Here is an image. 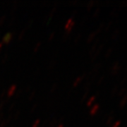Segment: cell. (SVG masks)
Returning <instances> with one entry per match:
<instances>
[{
    "instance_id": "obj_1",
    "label": "cell",
    "mask_w": 127,
    "mask_h": 127,
    "mask_svg": "<svg viewBox=\"0 0 127 127\" xmlns=\"http://www.w3.org/2000/svg\"><path fill=\"white\" fill-rule=\"evenodd\" d=\"M121 68V66L119 64V62H114V64L112 65V68H111V70H110V73L112 75H117L119 72V70Z\"/></svg>"
},
{
    "instance_id": "obj_2",
    "label": "cell",
    "mask_w": 127,
    "mask_h": 127,
    "mask_svg": "<svg viewBox=\"0 0 127 127\" xmlns=\"http://www.w3.org/2000/svg\"><path fill=\"white\" fill-rule=\"evenodd\" d=\"M127 102V94L126 93L125 95H124L123 96V97L122 98V100L120 101V102H119V107L121 108V109H122L124 107V106L126 105Z\"/></svg>"
},
{
    "instance_id": "obj_3",
    "label": "cell",
    "mask_w": 127,
    "mask_h": 127,
    "mask_svg": "<svg viewBox=\"0 0 127 127\" xmlns=\"http://www.w3.org/2000/svg\"><path fill=\"white\" fill-rule=\"evenodd\" d=\"M73 25H74V22L73 21L72 19H69L67 23H66V30L69 32L73 28Z\"/></svg>"
},
{
    "instance_id": "obj_4",
    "label": "cell",
    "mask_w": 127,
    "mask_h": 127,
    "mask_svg": "<svg viewBox=\"0 0 127 127\" xmlns=\"http://www.w3.org/2000/svg\"><path fill=\"white\" fill-rule=\"evenodd\" d=\"M99 105L98 104H95V106L93 107H92V109H91V112H90V113L92 116H93V115H95V114L97 112V111H98V109H99Z\"/></svg>"
},
{
    "instance_id": "obj_5",
    "label": "cell",
    "mask_w": 127,
    "mask_h": 127,
    "mask_svg": "<svg viewBox=\"0 0 127 127\" xmlns=\"http://www.w3.org/2000/svg\"><path fill=\"white\" fill-rule=\"evenodd\" d=\"M119 33H120V31L119 29H117L114 31L113 34H112V38L114 40H116L117 38H118L119 35Z\"/></svg>"
},
{
    "instance_id": "obj_6",
    "label": "cell",
    "mask_w": 127,
    "mask_h": 127,
    "mask_svg": "<svg viewBox=\"0 0 127 127\" xmlns=\"http://www.w3.org/2000/svg\"><path fill=\"white\" fill-rule=\"evenodd\" d=\"M114 120V117H113V115L110 114L109 116H108V117H107V124H108V125H112V124H113Z\"/></svg>"
},
{
    "instance_id": "obj_7",
    "label": "cell",
    "mask_w": 127,
    "mask_h": 127,
    "mask_svg": "<svg viewBox=\"0 0 127 127\" xmlns=\"http://www.w3.org/2000/svg\"><path fill=\"white\" fill-rule=\"evenodd\" d=\"M127 88H122V89H120L118 91V96L119 97H123L124 95H125L126 93H127Z\"/></svg>"
},
{
    "instance_id": "obj_8",
    "label": "cell",
    "mask_w": 127,
    "mask_h": 127,
    "mask_svg": "<svg viewBox=\"0 0 127 127\" xmlns=\"http://www.w3.org/2000/svg\"><path fill=\"white\" fill-rule=\"evenodd\" d=\"M118 91H119L118 86H115L113 88H112V92H111V95H112V97H114L117 93H118Z\"/></svg>"
},
{
    "instance_id": "obj_9",
    "label": "cell",
    "mask_w": 127,
    "mask_h": 127,
    "mask_svg": "<svg viewBox=\"0 0 127 127\" xmlns=\"http://www.w3.org/2000/svg\"><path fill=\"white\" fill-rule=\"evenodd\" d=\"M96 35H97V32L96 31L94 32H92L91 35H89L88 38V42H92V41L94 40V38H95V36H96Z\"/></svg>"
},
{
    "instance_id": "obj_10",
    "label": "cell",
    "mask_w": 127,
    "mask_h": 127,
    "mask_svg": "<svg viewBox=\"0 0 127 127\" xmlns=\"http://www.w3.org/2000/svg\"><path fill=\"white\" fill-rule=\"evenodd\" d=\"M3 40H4V42L5 43H8L9 41L11 40V34H7V35H6Z\"/></svg>"
},
{
    "instance_id": "obj_11",
    "label": "cell",
    "mask_w": 127,
    "mask_h": 127,
    "mask_svg": "<svg viewBox=\"0 0 127 127\" xmlns=\"http://www.w3.org/2000/svg\"><path fill=\"white\" fill-rule=\"evenodd\" d=\"M15 91H16V86H12L10 88V89L9 90V91H8V95H9V96H11V95H13Z\"/></svg>"
},
{
    "instance_id": "obj_12",
    "label": "cell",
    "mask_w": 127,
    "mask_h": 127,
    "mask_svg": "<svg viewBox=\"0 0 127 127\" xmlns=\"http://www.w3.org/2000/svg\"><path fill=\"white\" fill-rule=\"evenodd\" d=\"M112 51H113L112 48H109V49L107 50V51L106 54H105V57H106V58H108V57H110V55L112 54Z\"/></svg>"
},
{
    "instance_id": "obj_13",
    "label": "cell",
    "mask_w": 127,
    "mask_h": 127,
    "mask_svg": "<svg viewBox=\"0 0 127 127\" xmlns=\"http://www.w3.org/2000/svg\"><path fill=\"white\" fill-rule=\"evenodd\" d=\"M95 100V96H93V97H91V99L89 100L88 101V106H90L91 104H93V101Z\"/></svg>"
},
{
    "instance_id": "obj_14",
    "label": "cell",
    "mask_w": 127,
    "mask_h": 127,
    "mask_svg": "<svg viewBox=\"0 0 127 127\" xmlns=\"http://www.w3.org/2000/svg\"><path fill=\"white\" fill-rule=\"evenodd\" d=\"M120 124H121V121H117L115 123H114L111 127H119L120 126Z\"/></svg>"
},
{
    "instance_id": "obj_15",
    "label": "cell",
    "mask_w": 127,
    "mask_h": 127,
    "mask_svg": "<svg viewBox=\"0 0 127 127\" xmlns=\"http://www.w3.org/2000/svg\"><path fill=\"white\" fill-rule=\"evenodd\" d=\"M127 82V76H126L125 77L123 78L122 81V82H121V85H124V84H125Z\"/></svg>"
},
{
    "instance_id": "obj_16",
    "label": "cell",
    "mask_w": 127,
    "mask_h": 127,
    "mask_svg": "<svg viewBox=\"0 0 127 127\" xmlns=\"http://www.w3.org/2000/svg\"><path fill=\"white\" fill-rule=\"evenodd\" d=\"M94 3H95L94 1H91V2L88 4V9H92V7L93 6V4H94Z\"/></svg>"
},
{
    "instance_id": "obj_17",
    "label": "cell",
    "mask_w": 127,
    "mask_h": 127,
    "mask_svg": "<svg viewBox=\"0 0 127 127\" xmlns=\"http://www.w3.org/2000/svg\"><path fill=\"white\" fill-rule=\"evenodd\" d=\"M99 13H100V9H98L97 11H95V14H94V16H97V15L99 14Z\"/></svg>"
},
{
    "instance_id": "obj_18",
    "label": "cell",
    "mask_w": 127,
    "mask_h": 127,
    "mask_svg": "<svg viewBox=\"0 0 127 127\" xmlns=\"http://www.w3.org/2000/svg\"><path fill=\"white\" fill-rule=\"evenodd\" d=\"M103 79H104V77L100 78V80H99V81H98V84H99V85H100V84L101 83H102V82L103 81Z\"/></svg>"
},
{
    "instance_id": "obj_19",
    "label": "cell",
    "mask_w": 127,
    "mask_h": 127,
    "mask_svg": "<svg viewBox=\"0 0 127 127\" xmlns=\"http://www.w3.org/2000/svg\"><path fill=\"white\" fill-rule=\"evenodd\" d=\"M126 71H127V67H126Z\"/></svg>"
},
{
    "instance_id": "obj_20",
    "label": "cell",
    "mask_w": 127,
    "mask_h": 127,
    "mask_svg": "<svg viewBox=\"0 0 127 127\" xmlns=\"http://www.w3.org/2000/svg\"></svg>"
}]
</instances>
